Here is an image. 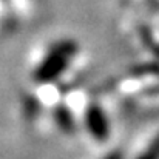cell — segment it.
I'll list each match as a JSON object with an SVG mask.
<instances>
[{
	"mask_svg": "<svg viewBox=\"0 0 159 159\" xmlns=\"http://www.w3.org/2000/svg\"><path fill=\"white\" fill-rule=\"evenodd\" d=\"M134 159H159V134L155 136L153 141L147 145V148Z\"/></svg>",
	"mask_w": 159,
	"mask_h": 159,
	"instance_id": "obj_4",
	"label": "cell"
},
{
	"mask_svg": "<svg viewBox=\"0 0 159 159\" xmlns=\"http://www.w3.org/2000/svg\"><path fill=\"white\" fill-rule=\"evenodd\" d=\"M23 111H25V114H28V117H34L39 113V102L33 96H28L23 104Z\"/></svg>",
	"mask_w": 159,
	"mask_h": 159,
	"instance_id": "obj_5",
	"label": "cell"
},
{
	"mask_svg": "<svg viewBox=\"0 0 159 159\" xmlns=\"http://www.w3.org/2000/svg\"><path fill=\"white\" fill-rule=\"evenodd\" d=\"M84 124H85V128L87 131L96 139V141H101L104 142L110 138V120H108V116L104 111V108L99 105V104H88L85 108V113H84Z\"/></svg>",
	"mask_w": 159,
	"mask_h": 159,
	"instance_id": "obj_2",
	"label": "cell"
},
{
	"mask_svg": "<svg viewBox=\"0 0 159 159\" xmlns=\"http://www.w3.org/2000/svg\"><path fill=\"white\" fill-rule=\"evenodd\" d=\"M79 53V47L76 42L70 39L57 40L48 48L45 57L34 70V80L39 84H51L56 82L70 66L73 57Z\"/></svg>",
	"mask_w": 159,
	"mask_h": 159,
	"instance_id": "obj_1",
	"label": "cell"
},
{
	"mask_svg": "<svg viewBox=\"0 0 159 159\" xmlns=\"http://www.w3.org/2000/svg\"><path fill=\"white\" fill-rule=\"evenodd\" d=\"M104 159H124V153H122L120 150H113V152H110L108 155H105Z\"/></svg>",
	"mask_w": 159,
	"mask_h": 159,
	"instance_id": "obj_6",
	"label": "cell"
},
{
	"mask_svg": "<svg viewBox=\"0 0 159 159\" xmlns=\"http://www.w3.org/2000/svg\"><path fill=\"white\" fill-rule=\"evenodd\" d=\"M51 116H53V120L56 124V127L65 133V134H74L76 131V119H74V114L73 111L70 110V107L65 105V104H57L51 111Z\"/></svg>",
	"mask_w": 159,
	"mask_h": 159,
	"instance_id": "obj_3",
	"label": "cell"
}]
</instances>
